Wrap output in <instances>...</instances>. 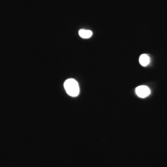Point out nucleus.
<instances>
[{
    "label": "nucleus",
    "instance_id": "4",
    "mask_svg": "<svg viewBox=\"0 0 167 167\" xmlns=\"http://www.w3.org/2000/svg\"><path fill=\"white\" fill-rule=\"evenodd\" d=\"M149 57L145 54H142L139 58V62L143 67H146L149 64Z\"/></svg>",
    "mask_w": 167,
    "mask_h": 167
},
{
    "label": "nucleus",
    "instance_id": "3",
    "mask_svg": "<svg viewBox=\"0 0 167 167\" xmlns=\"http://www.w3.org/2000/svg\"><path fill=\"white\" fill-rule=\"evenodd\" d=\"M79 35L82 38L88 39L90 38L93 35V32L89 30L80 29L79 31Z\"/></svg>",
    "mask_w": 167,
    "mask_h": 167
},
{
    "label": "nucleus",
    "instance_id": "1",
    "mask_svg": "<svg viewBox=\"0 0 167 167\" xmlns=\"http://www.w3.org/2000/svg\"><path fill=\"white\" fill-rule=\"evenodd\" d=\"M64 88L67 94L72 96H76L79 93V84L74 79H67L64 83Z\"/></svg>",
    "mask_w": 167,
    "mask_h": 167
},
{
    "label": "nucleus",
    "instance_id": "2",
    "mask_svg": "<svg viewBox=\"0 0 167 167\" xmlns=\"http://www.w3.org/2000/svg\"><path fill=\"white\" fill-rule=\"evenodd\" d=\"M136 93L139 97L145 98L151 94V91L148 86L146 85H140L137 87Z\"/></svg>",
    "mask_w": 167,
    "mask_h": 167
}]
</instances>
